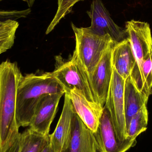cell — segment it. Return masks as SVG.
<instances>
[{"mask_svg":"<svg viewBox=\"0 0 152 152\" xmlns=\"http://www.w3.org/2000/svg\"><path fill=\"white\" fill-rule=\"evenodd\" d=\"M113 67L124 80L131 75L136 60L129 38L116 43L112 50Z\"/></svg>","mask_w":152,"mask_h":152,"instance_id":"cell-14","label":"cell"},{"mask_svg":"<svg viewBox=\"0 0 152 152\" xmlns=\"http://www.w3.org/2000/svg\"><path fill=\"white\" fill-rule=\"evenodd\" d=\"M21 145V135L20 133L16 138L12 144L4 152H20Z\"/></svg>","mask_w":152,"mask_h":152,"instance_id":"cell-21","label":"cell"},{"mask_svg":"<svg viewBox=\"0 0 152 152\" xmlns=\"http://www.w3.org/2000/svg\"><path fill=\"white\" fill-rule=\"evenodd\" d=\"M84 0H58V9L53 19L48 27L46 34H50L55 28L62 19L72 11L74 5L78 2Z\"/></svg>","mask_w":152,"mask_h":152,"instance_id":"cell-19","label":"cell"},{"mask_svg":"<svg viewBox=\"0 0 152 152\" xmlns=\"http://www.w3.org/2000/svg\"><path fill=\"white\" fill-rule=\"evenodd\" d=\"M62 113L54 132L50 134V144L53 152H62L66 148L71 134L74 111L67 94H65Z\"/></svg>","mask_w":152,"mask_h":152,"instance_id":"cell-13","label":"cell"},{"mask_svg":"<svg viewBox=\"0 0 152 152\" xmlns=\"http://www.w3.org/2000/svg\"><path fill=\"white\" fill-rule=\"evenodd\" d=\"M19 26L18 22L15 20L8 19L4 21L0 27V50L5 52L13 46Z\"/></svg>","mask_w":152,"mask_h":152,"instance_id":"cell-18","label":"cell"},{"mask_svg":"<svg viewBox=\"0 0 152 152\" xmlns=\"http://www.w3.org/2000/svg\"><path fill=\"white\" fill-rule=\"evenodd\" d=\"M125 80L113 69L109 94L104 105L110 113L117 137L121 142L130 139L128 137L125 117Z\"/></svg>","mask_w":152,"mask_h":152,"instance_id":"cell-6","label":"cell"},{"mask_svg":"<svg viewBox=\"0 0 152 152\" xmlns=\"http://www.w3.org/2000/svg\"><path fill=\"white\" fill-rule=\"evenodd\" d=\"M148 111L147 105H145L132 118L127 129L128 137L132 140L137 137L147 129Z\"/></svg>","mask_w":152,"mask_h":152,"instance_id":"cell-17","label":"cell"},{"mask_svg":"<svg viewBox=\"0 0 152 152\" xmlns=\"http://www.w3.org/2000/svg\"><path fill=\"white\" fill-rule=\"evenodd\" d=\"M75 37L76 53L89 80L106 51L115 44L108 34H98L88 27L79 28L72 23Z\"/></svg>","mask_w":152,"mask_h":152,"instance_id":"cell-3","label":"cell"},{"mask_svg":"<svg viewBox=\"0 0 152 152\" xmlns=\"http://www.w3.org/2000/svg\"><path fill=\"white\" fill-rule=\"evenodd\" d=\"M23 75L17 62L0 64V152H4L20 133L16 116L17 93Z\"/></svg>","mask_w":152,"mask_h":152,"instance_id":"cell-1","label":"cell"},{"mask_svg":"<svg viewBox=\"0 0 152 152\" xmlns=\"http://www.w3.org/2000/svg\"><path fill=\"white\" fill-rule=\"evenodd\" d=\"M97 151L126 152L137 143L136 140L121 142L117 137L108 109L104 106L99 126L94 133Z\"/></svg>","mask_w":152,"mask_h":152,"instance_id":"cell-7","label":"cell"},{"mask_svg":"<svg viewBox=\"0 0 152 152\" xmlns=\"http://www.w3.org/2000/svg\"><path fill=\"white\" fill-rule=\"evenodd\" d=\"M87 13L91 20V26L88 28L93 32L102 35H109L115 43L127 38L126 29L114 22L101 0H94Z\"/></svg>","mask_w":152,"mask_h":152,"instance_id":"cell-8","label":"cell"},{"mask_svg":"<svg viewBox=\"0 0 152 152\" xmlns=\"http://www.w3.org/2000/svg\"><path fill=\"white\" fill-rule=\"evenodd\" d=\"M66 93L51 73L22 75L17 89L16 116L20 127L29 126L39 101L47 94Z\"/></svg>","mask_w":152,"mask_h":152,"instance_id":"cell-2","label":"cell"},{"mask_svg":"<svg viewBox=\"0 0 152 152\" xmlns=\"http://www.w3.org/2000/svg\"><path fill=\"white\" fill-rule=\"evenodd\" d=\"M94 133L74 112L71 134L68 143L62 152H97Z\"/></svg>","mask_w":152,"mask_h":152,"instance_id":"cell-12","label":"cell"},{"mask_svg":"<svg viewBox=\"0 0 152 152\" xmlns=\"http://www.w3.org/2000/svg\"><path fill=\"white\" fill-rule=\"evenodd\" d=\"M51 74L63 87L66 93L76 88L89 102L100 104L92 89L89 77L75 52L70 60L58 67Z\"/></svg>","mask_w":152,"mask_h":152,"instance_id":"cell-5","label":"cell"},{"mask_svg":"<svg viewBox=\"0 0 152 152\" xmlns=\"http://www.w3.org/2000/svg\"><path fill=\"white\" fill-rule=\"evenodd\" d=\"M67 94L74 112L93 133L96 132L102 114L103 107L99 104L89 102L79 90L74 88Z\"/></svg>","mask_w":152,"mask_h":152,"instance_id":"cell-11","label":"cell"},{"mask_svg":"<svg viewBox=\"0 0 152 152\" xmlns=\"http://www.w3.org/2000/svg\"><path fill=\"white\" fill-rule=\"evenodd\" d=\"M20 152H41L50 143V134L43 135L28 128L20 133Z\"/></svg>","mask_w":152,"mask_h":152,"instance_id":"cell-16","label":"cell"},{"mask_svg":"<svg viewBox=\"0 0 152 152\" xmlns=\"http://www.w3.org/2000/svg\"><path fill=\"white\" fill-rule=\"evenodd\" d=\"M65 94L56 93L44 95L37 106L29 128L43 135L50 134V126L57 113L60 100Z\"/></svg>","mask_w":152,"mask_h":152,"instance_id":"cell-9","label":"cell"},{"mask_svg":"<svg viewBox=\"0 0 152 152\" xmlns=\"http://www.w3.org/2000/svg\"><path fill=\"white\" fill-rule=\"evenodd\" d=\"M142 70L146 94L150 96L152 94V51L144 60Z\"/></svg>","mask_w":152,"mask_h":152,"instance_id":"cell-20","label":"cell"},{"mask_svg":"<svg viewBox=\"0 0 152 152\" xmlns=\"http://www.w3.org/2000/svg\"><path fill=\"white\" fill-rule=\"evenodd\" d=\"M3 1V0H0V1ZM21 1L26 3L28 7L30 8V7H32L33 6L35 0H21Z\"/></svg>","mask_w":152,"mask_h":152,"instance_id":"cell-23","label":"cell"},{"mask_svg":"<svg viewBox=\"0 0 152 152\" xmlns=\"http://www.w3.org/2000/svg\"><path fill=\"white\" fill-rule=\"evenodd\" d=\"M3 53V52L2 51L0 50V54H1V53Z\"/></svg>","mask_w":152,"mask_h":152,"instance_id":"cell-24","label":"cell"},{"mask_svg":"<svg viewBox=\"0 0 152 152\" xmlns=\"http://www.w3.org/2000/svg\"><path fill=\"white\" fill-rule=\"evenodd\" d=\"M148 99L137 89L130 76L125 80L124 100L127 132L133 116L147 105Z\"/></svg>","mask_w":152,"mask_h":152,"instance_id":"cell-15","label":"cell"},{"mask_svg":"<svg viewBox=\"0 0 152 152\" xmlns=\"http://www.w3.org/2000/svg\"><path fill=\"white\" fill-rule=\"evenodd\" d=\"M115 44L106 51L94 70L90 79L95 95L102 107L106 103L112 78L113 69L112 64L111 53Z\"/></svg>","mask_w":152,"mask_h":152,"instance_id":"cell-10","label":"cell"},{"mask_svg":"<svg viewBox=\"0 0 152 152\" xmlns=\"http://www.w3.org/2000/svg\"><path fill=\"white\" fill-rule=\"evenodd\" d=\"M41 152H53L50 145V143L45 147Z\"/></svg>","mask_w":152,"mask_h":152,"instance_id":"cell-22","label":"cell"},{"mask_svg":"<svg viewBox=\"0 0 152 152\" xmlns=\"http://www.w3.org/2000/svg\"><path fill=\"white\" fill-rule=\"evenodd\" d=\"M125 29L136 60L130 77L139 91L149 97L145 86L142 65L145 58L152 51V37L150 25L147 22L132 20L126 22Z\"/></svg>","mask_w":152,"mask_h":152,"instance_id":"cell-4","label":"cell"}]
</instances>
